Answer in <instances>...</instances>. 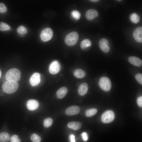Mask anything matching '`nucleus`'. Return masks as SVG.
Instances as JSON below:
<instances>
[{
	"instance_id": "nucleus-1",
	"label": "nucleus",
	"mask_w": 142,
	"mask_h": 142,
	"mask_svg": "<svg viewBox=\"0 0 142 142\" xmlns=\"http://www.w3.org/2000/svg\"><path fill=\"white\" fill-rule=\"evenodd\" d=\"M19 84L17 82L6 80L2 86V89L6 93L11 94L15 92L18 89Z\"/></svg>"
},
{
	"instance_id": "nucleus-2",
	"label": "nucleus",
	"mask_w": 142,
	"mask_h": 142,
	"mask_svg": "<svg viewBox=\"0 0 142 142\" xmlns=\"http://www.w3.org/2000/svg\"><path fill=\"white\" fill-rule=\"evenodd\" d=\"M5 75L7 80L17 82L21 78V73L19 69L13 68L9 70Z\"/></svg>"
},
{
	"instance_id": "nucleus-3",
	"label": "nucleus",
	"mask_w": 142,
	"mask_h": 142,
	"mask_svg": "<svg viewBox=\"0 0 142 142\" xmlns=\"http://www.w3.org/2000/svg\"><path fill=\"white\" fill-rule=\"evenodd\" d=\"M78 38V33L75 31L72 32L66 36L65 38V42L68 46H72L77 43Z\"/></svg>"
},
{
	"instance_id": "nucleus-4",
	"label": "nucleus",
	"mask_w": 142,
	"mask_h": 142,
	"mask_svg": "<svg viewBox=\"0 0 142 142\" xmlns=\"http://www.w3.org/2000/svg\"><path fill=\"white\" fill-rule=\"evenodd\" d=\"M99 84L100 88L105 92L109 91L111 87V83L109 78L103 77L99 80Z\"/></svg>"
},
{
	"instance_id": "nucleus-5",
	"label": "nucleus",
	"mask_w": 142,
	"mask_h": 142,
	"mask_svg": "<svg viewBox=\"0 0 142 142\" xmlns=\"http://www.w3.org/2000/svg\"><path fill=\"white\" fill-rule=\"evenodd\" d=\"M115 118V115L113 111L108 110L104 112L101 116L102 122L105 123H108L112 122Z\"/></svg>"
},
{
	"instance_id": "nucleus-6",
	"label": "nucleus",
	"mask_w": 142,
	"mask_h": 142,
	"mask_svg": "<svg viewBox=\"0 0 142 142\" xmlns=\"http://www.w3.org/2000/svg\"><path fill=\"white\" fill-rule=\"evenodd\" d=\"M53 34L52 30L50 28H47L43 29L41 32L40 38L42 41L46 42L52 38Z\"/></svg>"
},
{
	"instance_id": "nucleus-7",
	"label": "nucleus",
	"mask_w": 142,
	"mask_h": 142,
	"mask_svg": "<svg viewBox=\"0 0 142 142\" xmlns=\"http://www.w3.org/2000/svg\"><path fill=\"white\" fill-rule=\"evenodd\" d=\"M60 67V65L59 62L57 61H54L50 65L49 72L52 74H56L59 72Z\"/></svg>"
},
{
	"instance_id": "nucleus-8",
	"label": "nucleus",
	"mask_w": 142,
	"mask_h": 142,
	"mask_svg": "<svg viewBox=\"0 0 142 142\" xmlns=\"http://www.w3.org/2000/svg\"><path fill=\"white\" fill-rule=\"evenodd\" d=\"M79 107L77 105H72L68 107L65 111V114L68 116L77 114L79 112Z\"/></svg>"
},
{
	"instance_id": "nucleus-9",
	"label": "nucleus",
	"mask_w": 142,
	"mask_h": 142,
	"mask_svg": "<svg viewBox=\"0 0 142 142\" xmlns=\"http://www.w3.org/2000/svg\"><path fill=\"white\" fill-rule=\"evenodd\" d=\"M100 49L104 52L107 53L110 50V47L108 40L104 38L101 39L99 42Z\"/></svg>"
},
{
	"instance_id": "nucleus-10",
	"label": "nucleus",
	"mask_w": 142,
	"mask_h": 142,
	"mask_svg": "<svg viewBox=\"0 0 142 142\" xmlns=\"http://www.w3.org/2000/svg\"><path fill=\"white\" fill-rule=\"evenodd\" d=\"M40 75L39 73H34L31 77L29 82L30 84L33 86L38 85L40 81Z\"/></svg>"
},
{
	"instance_id": "nucleus-11",
	"label": "nucleus",
	"mask_w": 142,
	"mask_h": 142,
	"mask_svg": "<svg viewBox=\"0 0 142 142\" xmlns=\"http://www.w3.org/2000/svg\"><path fill=\"white\" fill-rule=\"evenodd\" d=\"M133 36L135 40L137 42H142V27H139L136 28L133 33Z\"/></svg>"
},
{
	"instance_id": "nucleus-12",
	"label": "nucleus",
	"mask_w": 142,
	"mask_h": 142,
	"mask_svg": "<svg viewBox=\"0 0 142 142\" xmlns=\"http://www.w3.org/2000/svg\"><path fill=\"white\" fill-rule=\"evenodd\" d=\"M39 103L36 100L31 99L28 100L26 103V106L28 109L30 110H34L38 107Z\"/></svg>"
},
{
	"instance_id": "nucleus-13",
	"label": "nucleus",
	"mask_w": 142,
	"mask_h": 142,
	"mask_svg": "<svg viewBox=\"0 0 142 142\" xmlns=\"http://www.w3.org/2000/svg\"><path fill=\"white\" fill-rule=\"evenodd\" d=\"M98 15L97 11L94 9L88 10L85 14L86 18L88 20H91L97 17Z\"/></svg>"
},
{
	"instance_id": "nucleus-14",
	"label": "nucleus",
	"mask_w": 142,
	"mask_h": 142,
	"mask_svg": "<svg viewBox=\"0 0 142 142\" xmlns=\"http://www.w3.org/2000/svg\"><path fill=\"white\" fill-rule=\"evenodd\" d=\"M88 89V85L86 83H82L79 86L78 92L81 96H83L87 93Z\"/></svg>"
},
{
	"instance_id": "nucleus-15",
	"label": "nucleus",
	"mask_w": 142,
	"mask_h": 142,
	"mask_svg": "<svg viewBox=\"0 0 142 142\" xmlns=\"http://www.w3.org/2000/svg\"><path fill=\"white\" fill-rule=\"evenodd\" d=\"M128 61L131 64L137 67H140L142 64V60L136 57H130L128 58Z\"/></svg>"
},
{
	"instance_id": "nucleus-16",
	"label": "nucleus",
	"mask_w": 142,
	"mask_h": 142,
	"mask_svg": "<svg viewBox=\"0 0 142 142\" xmlns=\"http://www.w3.org/2000/svg\"><path fill=\"white\" fill-rule=\"evenodd\" d=\"M68 92V89L65 87H63L59 89L56 92V95L59 99L63 98L65 95Z\"/></svg>"
},
{
	"instance_id": "nucleus-17",
	"label": "nucleus",
	"mask_w": 142,
	"mask_h": 142,
	"mask_svg": "<svg viewBox=\"0 0 142 142\" xmlns=\"http://www.w3.org/2000/svg\"><path fill=\"white\" fill-rule=\"evenodd\" d=\"M73 74L74 77L78 78H82L84 77L86 75L85 71L81 69H77L75 70Z\"/></svg>"
},
{
	"instance_id": "nucleus-18",
	"label": "nucleus",
	"mask_w": 142,
	"mask_h": 142,
	"mask_svg": "<svg viewBox=\"0 0 142 142\" xmlns=\"http://www.w3.org/2000/svg\"><path fill=\"white\" fill-rule=\"evenodd\" d=\"M67 126L70 129L77 130L80 128L81 124L80 122L78 121H71L68 123Z\"/></svg>"
},
{
	"instance_id": "nucleus-19",
	"label": "nucleus",
	"mask_w": 142,
	"mask_h": 142,
	"mask_svg": "<svg viewBox=\"0 0 142 142\" xmlns=\"http://www.w3.org/2000/svg\"><path fill=\"white\" fill-rule=\"evenodd\" d=\"M10 139V135L7 133L3 132L0 133V142H6Z\"/></svg>"
},
{
	"instance_id": "nucleus-20",
	"label": "nucleus",
	"mask_w": 142,
	"mask_h": 142,
	"mask_svg": "<svg viewBox=\"0 0 142 142\" xmlns=\"http://www.w3.org/2000/svg\"><path fill=\"white\" fill-rule=\"evenodd\" d=\"M91 45V43L90 40L88 39H85L80 43V46L81 48L84 49L87 47L90 46Z\"/></svg>"
},
{
	"instance_id": "nucleus-21",
	"label": "nucleus",
	"mask_w": 142,
	"mask_h": 142,
	"mask_svg": "<svg viewBox=\"0 0 142 142\" xmlns=\"http://www.w3.org/2000/svg\"><path fill=\"white\" fill-rule=\"evenodd\" d=\"M97 112V110L95 108H90L87 110L85 111V114L88 117H92L95 115Z\"/></svg>"
},
{
	"instance_id": "nucleus-22",
	"label": "nucleus",
	"mask_w": 142,
	"mask_h": 142,
	"mask_svg": "<svg viewBox=\"0 0 142 142\" xmlns=\"http://www.w3.org/2000/svg\"><path fill=\"white\" fill-rule=\"evenodd\" d=\"M53 123V120L50 118H47L43 120V125L44 127L48 128L51 126Z\"/></svg>"
},
{
	"instance_id": "nucleus-23",
	"label": "nucleus",
	"mask_w": 142,
	"mask_h": 142,
	"mask_svg": "<svg viewBox=\"0 0 142 142\" xmlns=\"http://www.w3.org/2000/svg\"><path fill=\"white\" fill-rule=\"evenodd\" d=\"M17 31L18 34L22 37L24 36L27 32L26 28L23 26L19 27L17 29Z\"/></svg>"
},
{
	"instance_id": "nucleus-24",
	"label": "nucleus",
	"mask_w": 142,
	"mask_h": 142,
	"mask_svg": "<svg viewBox=\"0 0 142 142\" xmlns=\"http://www.w3.org/2000/svg\"><path fill=\"white\" fill-rule=\"evenodd\" d=\"M130 19L131 21L133 23H136L139 21V16L136 13H133L130 16Z\"/></svg>"
},
{
	"instance_id": "nucleus-25",
	"label": "nucleus",
	"mask_w": 142,
	"mask_h": 142,
	"mask_svg": "<svg viewBox=\"0 0 142 142\" xmlns=\"http://www.w3.org/2000/svg\"><path fill=\"white\" fill-rule=\"evenodd\" d=\"M10 26L7 23L3 22H0V30L5 31L10 30Z\"/></svg>"
},
{
	"instance_id": "nucleus-26",
	"label": "nucleus",
	"mask_w": 142,
	"mask_h": 142,
	"mask_svg": "<svg viewBox=\"0 0 142 142\" xmlns=\"http://www.w3.org/2000/svg\"><path fill=\"white\" fill-rule=\"evenodd\" d=\"M31 139L33 142H40L41 138L40 137L36 134L34 133L30 136Z\"/></svg>"
},
{
	"instance_id": "nucleus-27",
	"label": "nucleus",
	"mask_w": 142,
	"mask_h": 142,
	"mask_svg": "<svg viewBox=\"0 0 142 142\" xmlns=\"http://www.w3.org/2000/svg\"><path fill=\"white\" fill-rule=\"evenodd\" d=\"M11 142H21V140L16 135H12L10 138Z\"/></svg>"
},
{
	"instance_id": "nucleus-28",
	"label": "nucleus",
	"mask_w": 142,
	"mask_h": 142,
	"mask_svg": "<svg viewBox=\"0 0 142 142\" xmlns=\"http://www.w3.org/2000/svg\"><path fill=\"white\" fill-rule=\"evenodd\" d=\"M72 15L73 17L76 19H79L80 16L79 12L76 10L73 11L72 13Z\"/></svg>"
},
{
	"instance_id": "nucleus-29",
	"label": "nucleus",
	"mask_w": 142,
	"mask_h": 142,
	"mask_svg": "<svg viewBox=\"0 0 142 142\" xmlns=\"http://www.w3.org/2000/svg\"><path fill=\"white\" fill-rule=\"evenodd\" d=\"M7 11V8L5 5L3 3H0V13H4Z\"/></svg>"
},
{
	"instance_id": "nucleus-30",
	"label": "nucleus",
	"mask_w": 142,
	"mask_h": 142,
	"mask_svg": "<svg viewBox=\"0 0 142 142\" xmlns=\"http://www.w3.org/2000/svg\"><path fill=\"white\" fill-rule=\"evenodd\" d=\"M135 78L137 82L141 85H142V75L140 73L137 74Z\"/></svg>"
},
{
	"instance_id": "nucleus-31",
	"label": "nucleus",
	"mask_w": 142,
	"mask_h": 142,
	"mask_svg": "<svg viewBox=\"0 0 142 142\" xmlns=\"http://www.w3.org/2000/svg\"><path fill=\"white\" fill-rule=\"evenodd\" d=\"M137 102L139 106H142V97L140 96L138 98L137 100Z\"/></svg>"
},
{
	"instance_id": "nucleus-32",
	"label": "nucleus",
	"mask_w": 142,
	"mask_h": 142,
	"mask_svg": "<svg viewBox=\"0 0 142 142\" xmlns=\"http://www.w3.org/2000/svg\"><path fill=\"white\" fill-rule=\"evenodd\" d=\"M82 135L84 140L87 141L88 140V137L86 133L85 132L83 133L82 134Z\"/></svg>"
},
{
	"instance_id": "nucleus-33",
	"label": "nucleus",
	"mask_w": 142,
	"mask_h": 142,
	"mask_svg": "<svg viewBox=\"0 0 142 142\" xmlns=\"http://www.w3.org/2000/svg\"><path fill=\"white\" fill-rule=\"evenodd\" d=\"M71 142H75V136L73 135H71L70 136Z\"/></svg>"
},
{
	"instance_id": "nucleus-34",
	"label": "nucleus",
	"mask_w": 142,
	"mask_h": 142,
	"mask_svg": "<svg viewBox=\"0 0 142 142\" xmlns=\"http://www.w3.org/2000/svg\"><path fill=\"white\" fill-rule=\"evenodd\" d=\"M2 80L3 82H5L6 80V77L5 75H4L2 78Z\"/></svg>"
},
{
	"instance_id": "nucleus-35",
	"label": "nucleus",
	"mask_w": 142,
	"mask_h": 142,
	"mask_svg": "<svg viewBox=\"0 0 142 142\" xmlns=\"http://www.w3.org/2000/svg\"><path fill=\"white\" fill-rule=\"evenodd\" d=\"M4 94V92L3 90H0V96H3Z\"/></svg>"
},
{
	"instance_id": "nucleus-36",
	"label": "nucleus",
	"mask_w": 142,
	"mask_h": 142,
	"mask_svg": "<svg viewBox=\"0 0 142 142\" xmlns=\"http://www.w3.org/2000/svg\"><path fill=\"white\" fill-rule=\"evenodd\" d=\"M90 1H91L93 2H97L99 1V0H90Z\"/></svg>"
},
{
	"instance_id": "nucleus-37",
	"label": "nucleus",
	"mask_w": 142,
	"mask_h": 142,
	"mask_svg": "<svg viewBox=\"0 0 142 142\" xmlns=\"http://www.w3.org/2000/svg\"><path fill=\"white\" fill-rule=\"evenodd\" d=\"M1 71L0 69V78L1 77Z\"/></svg>"
},
{
	"instance_id": "nucleus-38",
	"label": "nucleus",
	"mask_w": 142,
	"mask_h": 142,
	"mask_svg": "<svg viewBox=\"0 0 142 142\" xmlns=\"http://www.w3.org/2000/svg\"><path fill=\"white\" fill-rule=\"evenodd\" d=\"M121 0H118V1H121Z\"/></svg>"
}]
</instances>
